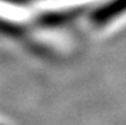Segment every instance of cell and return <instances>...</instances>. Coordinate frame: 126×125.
I'll return each instance as SVG.
<instances>
[{"instance_id": "cell-1", "label": "cell", "mask_w": 126, "mask_h": 125, "mask_svg": "<svg viewBox=\"0 0 126 125\" xmlns=\"http://www.w3.org/2000/svg\"><path fill=\"white\" fill-rule=\"evenodd\" d=\"M126 12V0H112L92 14L93 23L103 26Z\"/></svg>"}]
</instances>
